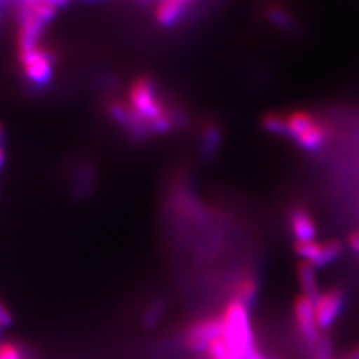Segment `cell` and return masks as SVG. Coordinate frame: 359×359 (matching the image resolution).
Segmentation results:
<instances>
[{
	"instance_id": "obj_1",
	"label": "cell",
	"mask_w": 359,
	"mask_h": 359,
	"mask_svg": "<svg viewBox=\"0 0 359 359\" xmlns=\"http://www.w3.org/2000/svg\"><path fill=\"white\" fill-rule=\"evenodd\" d=\"M222 320L223 340L228 346L229 353L235 359H244L256 347L250 310L231 299L222 313Z\"/></svg>"
},
{
	"instance_id": "obj_2",
	"label": "cell",
	"mask_w": 359,
	"mask_h": 359,
	"mask_svg": "<svg viewBox=\"0 0 359 359\" xmlns=\"http://www.w3.org/2000/svg\"><path fill=\"white\" fill-rule=\"evenodd\" d=\"M18 63L27 84L47 86L54 74V54L42 43L27 50H17Z\"/></svg>"
},
{
	"instance_id": "obj_3",
	"label": "cell",
	"mask_w": 359,
	"mask_h": 359,
	"mask_svg": "<svg viewBox=\"0 0 359 359\" xmlns=\"http://www.w3.org/2000/svg\"><path fill=\"white\" fill-rule=\"evenodd\" d=\"M223 339L222 316H208L190 323L184 334V344L190 352L207 353L211 344Z\"/></svg>"
},
{
	"instance_id": "obj_4",
	"label": "cell",
	"mask_w": 359,
	"mask_h": 359,
	"mask_svg": "<svg viewBox=\"0 0 359 359\" xmlns=\"http://www.w3.org/2000/svg\"><path fill=\"white\" fill-rule=\"evenodd\" d=\"M346 304L347 295L344 289L330 287L322 290L319 298L314 301V311L320 332H327L335 327L346 310Z\"/></svg>"
},
{
	"instance_id": "obj_5",
	"label": "cell",
	"mask_w": 359,
	"mask_h": 359,
	"mask_svg": "<svg viewBox=\"0 0 359 359\" xmlns=\"http://www.w3.org/2000/svg\"><path fill=\"white\" fill-rule=\"evenodd\" d=\"M294 250L298 255L299 261L311 264L316 269L327 268L340 259L344 245L339 240H327V241H309V243H295Z\"/></svg>"
},
{
	"instance_id": "obj_6",
	"label": "cell",
	"mask_w": 359,
	"mask_h": 359,
	"mask_svg": "<svg viewBox=\"0 0 359 359\" xmlns=\"http://www.w3.org/2000/svg\"><path fill=\"white\" fill-rule=\"evenodd\" d=\"M294 320L297 325V330L299 337L302 339L310 349L314 347L322 339V332L318 327L316 322V311H314V301L304 297L298 295L294 301Z\"/></svg>"
},
{
	"instance_id": "obj_7",
	"label": "cell",
	"mask_w": 359,
	"mask_h": 359,
	"mask_svg": "<svg viewBox=\"0 0 359 359\" xmlns=\"http://www.w3.org/2000/svg\"><path fill=\"white\" fill-rule=\"evenodd\" d=\"M287 223L292 237L295 243H309L316 241L318 237V224L314 222L310 212L302 207L290 208Z\"/></svg>"
},
{
	"instance_id": "obj_8",
	"label": "cell",
	"mask_w": 359,
	"mask_h": 359,
	"mask_svg": "<svg viewBox=\"0 0 359 359\" xmlns=\"http://www.w3.org/2000/svg\"><path fill=\"white\" fill-rule=\"evenodd\" d=\"M189 14V9L183 5L170 2V0H157L156 9H154V20L157 25L165 29H171L178 26L186 15Z\"/></svg>"
},
{
	"instance_id": "obj_9",
	"label": "cell",
	"mask_w": 359,
	"mask_h": 359,
	"mask_svg": "<svg viewBox=\"0 0 359 359\" xmlns=\"http://www.w3.org/2000/svg\"><path fill=\"white\" fill-rule=\"evenodd\" d=\"M297 276H298V283L301 287V295L316 301L322 294L319 278H318V269L309 262L299 261L297 266Z\"/></svg>"
},
{
	"instance_id": "obj_10",
	"label": "cell",
	"mask_w": 359,
	"mask_h": 359,
	"mask_svg": "<svg viewBox=\"0 0 359 359\" xmlns=\"http://www.w3.org/2000/svg\"><path fill=\"white\" fill-rule=\"evenodd\" d=\"M257 298H259V282L255 277L245 276L233 285L231 299L240 302L247 310H252L256 306Z\"/></svg>"
},
{
	"instance_id": "obj_11",
	"label": "cell",
	"mask_w": 359,
	"mask_h": 359,
	"mask_svg": "<svg viewBox=\"0 0 359 359\" xmlns=\"http://www.w3.org/2000/svg\"><path fill=\"white\" fill-rule=\"evenodd\" d=\"M264 14H265L266 20L271 22L273 26H276L278 30H283L287 33L298 30L295 17L292 15L289 11L282 5H278V4L268 5V6H265Z\"/></svg>"
},
{
	"instance_id": "obj_12",
	"label": "cell",
	"mask_w": 359,
	"mask_h": 359,
	"mask_svg": "<svg viewBox=\"0 0 359 359\" xmlns=\"http://www.w3.org/2000/svg\"><path fill=\"white\" fill-rule=\"evenodd\" d=\"M201 154L204 157H215L222 144V129L216 123H207L201 132Z\"/></svg>"
},
{
	"instance_id": "obj_13",
	"label": "cell",
	"mask_w": 359,
	"mask_h": 359,
	"mask_svg": "<svg viewBox=\"0 0 359 359\" xmlns=\"http://www.w3.org/2000/svg\"><path fill=\"white\" fill-rule=\"evenodd\" d=\"M261 126L265 132L286 140V112L268 111L261 117Z\"/></svg>"
},
{
	"instance_id": "obj_14",
	"label": "cell",
	"mask_w": 359,
	"mask_h": 359,
	"mask_svg": "<svg viewBox=\"0 0 359 359\" xmlns=\"http://www.w3.org/2000/svg\"><path fill=\"white\" fill-rule=\"evenodd\" d=\"M313 359H334V344L330 335H322L318 346L311 351Z\"/></svg>"
},
{
	"instance_id": "obj_15",
	"label": "cell",
	"mask_w": 359,
	"mask_h": 359,
	"mask_svg": "<svg viewBox=\"0 0 359 359\" xmlns=\"http://www.w3.org/2000/svg\"><path fill=\"white\" fill-rule=\"evenodd\" d=\"M13 323V314H11L9 309L0 301V327L8 328L9 325Z\"/></svg>"
},
{
	"instance_id": "obj_16",
	"label": "cell",
	"mask_w": 359,
	"mask_h": 359,
	"mask_svg": "<svg viewBox=\"0 0 359 359\" xmlns=\"http://www.w3.org/2000/svg\"><path fill=\"white\" fill-rule=\"evenodd\" d=\"M347 244H349L352 252H355L359 256V231L352 232L349 235V238H347Z\"/></svg>"
},
{
	"instance_id": "obj_17",
	"label": "cell",
	"mask_w": 359,
	"mask_h": 359,
	"mask_svg": "<svg viewBox=\"0 0 359 359\" xmlns=\"http://www.w3.org/2000/svg\"><path fill=\"white\" fill-rule=\"evenodd\" d=\"M244 359H266V358L259 349H257V347H253V349L244 356Z\"/></svg>"
},
{
	"instance_id": "obj_18",
	"label": "cell",
	"mask_w": 359,
	"mask_h": 359,
	"mask_svg": "<svg viewBox=\"0 0 359 359\" xmlns=\"http://www.w3.org/2000/svg\"><path fill=\"white\" fill-rule=\"evenodd\" d=\"M343 359H359V344L355 346L353 349H351L349 352H347Z\"/></svg>"
},
{
	"instance_id": "obj_19",
	"label": "cell",
	"mask_w": 359,
	"mask_h": 359,
	"mask_svg": "<svg viewBox=\"0 0 359 359\" xmlns=\"http://www.w3.org/2000/svg\"><path fill=\"white\" fill-rule=\"evenodd\" d=\"M156 2H157V0H156ZM170 2H175V4H180V5H183L184 8L190 9V8H192V5L196 2V0H170Z\"/></svg>"
},
{
	"instance_id": "obj_20",
	"label": "cell",
	"mask_w": 359,
	"mask_h": 359,
	"mask_svg": "<svg viewBox=\"0 0 359 359\" xmlns=\"http://www.w3.org/2000/svg\"><path fill=\"white\" fill-rule=\"evenodd\" d=\"M8 2H9V0H0V13H2V9L6 6Z\"/></svg>"
}]
</instances>
